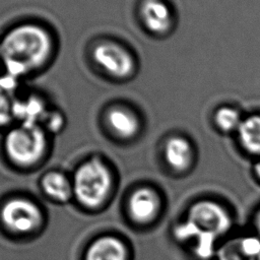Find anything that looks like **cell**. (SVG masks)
Here are the masks:
<instances>
[{"label":"cell","instance_id":"6da1fadb","mask_svg":"<svg viewBox=\"0 0 260 260\" xmlns=\"http://www.w3.org/2000/svg\"><path fill=\"white\" fill-rule=\"evenodd\" d=\"M1 46V59L9 75L18 77L41 67L49 58L52 41L43 27L21 24L5 35Z\"/></svg>","mask_w":260,"mask_h":260},{"label":"cell","instance_id":"7a4b0ae2","mask_svg":"<svg viewBox=\"0 0 260 260\" xmlns=\"http://www.w3.org/2000/svg\"><path fill=\"white\" fill-rule=\"evenodd\" d=\"M230 226V216L220 205L211 201H200L190 208L188 221L177 228L176 236L180 239L195 237L197 255L208 258L212 254L214 241L225 234Z\"/></svg>","mask_w":260,"mask_h":260},{"label":"cell","instance_id":"3957f363","mask_svg":"<svg viewBox=\"0 0 260 260\" xmlns=\"http://www.w3.org/2000/svg\"><path fill=\"white\" fill-rule=\"evenodd\" d=\"M5 148L9 157L19 165L38 161L46 148V135L38 125L21 124L6 136Z\"/></svg>","mask_w":260,"mask_h":260},{"label":"cell","instance_id":"277c9868","mask_svg":"<svg viewBox=\"0 0 260 260\" xmlns=\"http://www.w3.org/2000/svg\"><path fill=\"white\" fill-rule=\"evenodd\" d=\"M110 183L108 170L99 159L93 158L77 170L74 178V190L80 202L88 206H95L104 200Z\"/></svg>","mask_w":260,"mask_h":260},{"label":"cell","instance_id":"5b68a950","mask_svg":"<svg viewBox=\"0 0 260 260\" xmlns=\"http://www.w3.org/2000/svg\"><path fill=\"white\" fill-rule=\"evenodd\" d=\"M95 63L115 77H127L134 69V60L122 46L113 42H102L92 51Z\"/></svg>","mask_w":260,"mask_h":260},{"label":"cell","instance_id":"8992f818","mask_svg":"<svg viewBox=\"0 0 260 260\" xmlns=\"http://www.w3.org/2000/svg\"><path fill=\"white\" fill-rule=\"evenodd\" d=\"M2 219L13 231L28 232L39 224L40 212L32 203L22 199H14L3 207Z\"/></svg>","mask_w":260,"mask_h":260},{"label":"cell","instance_id":"52a82bcc","mask_svg":"<svg viewBox=\"0 0 260 260\" xmlns=\"http://www.w3.org/2000/svg\"><path fill=\"white\" fill-rule=\"evenodd\" d=\"M218 260H260V239L239 237L226 242L217 253Z\"/></svg>","mask_w":260,"mask_h":260},{"label":"cell","instance_id":"ba28073f","mask_svg":"<svg viewBox=\"0 0 260 260\" xmlns=\"http://www.w3.org/2000/svg\"><path fill=\"white\" fill-rule=\"evenodd\" d=\"M140 12L145 26L152 32L164 34L172 25L170 8L161 0H144Z\"/></svg>","mask_w":260,"mask_h":260},{"label":"cell","instance_id":"9c48e42d","mask_svg":"<svg viewBox=\"0 0 260 260\" xmlns=\"http://www.w3.org/2000/svg\"><path fill=\"white\" fill-rule=\"evenodd\" d=\"M107 122L116 135L122 138H131L139 130V120L130 110L115 107L107 113Z\"/></svg>","mask_w":260,"mask_h":260},{"label":"cell","instance_id":"30bf717a","mask_svg":"<svg viewBox=\"0 0 260 260\" xmlns=\"http://www.w3.org/2000/svg\"><path fill=\"white\" fill-rule=\"evenodd\" d=\"M165 157L174 170H186L192 158V148L190 143L184 137L180 136L169 138L165 145Z\"/></svg>","mask_w":260,"mask_h":260},{"label":"cell","instance_id":"8fae6325","mask_svg":"<svg viewBox=\"0 0 260 260\" xmlns=\"http://www.w3.org/2000/svg\"><path fill=\"white\" fill-rule=\"evenodd\" d=\"M17 79L12 75L0 77V125L7 124L14 117Z\"/></svg>","mask_w":260,"mask_h":260},{"label":"cell","instance_id":"7c38bea8","mask_svg":"<svg viewBox=\"0 0 260 260\" xmlns=\"http://www.w3.org/2000/svg\"><path fill=\"white\" fill-rule=\"evenodd\" d=\"M47 112L43 100L39 96L17 99L14 107V117L22 120V124L28 125H38L37 123L43 121Z\"/></svg>","mask_w":260,"mask_h":260},{"label":"cell","instance_id":"4fadbf2b","mask_svg":"<svg viewBox=\"0 0 260 260\" xmlns=\"http://www.w3.org/2000/svg\"><path fill=\"white\" fill-rule=\"evenodd\" d=\"M157 202L155 195L148 189L137 190L130 200V211L132 216L139 221H147L156 210Z\"/></svg>","mask_w":260,"mask_h":260},{"label":"cell","instance_id":"5bb4252c","mask_svg":"<svg viewBox=\"0 0 260 260\" xmlns=\"http://www.w3.org/2000/svg\"><path fill=\"white\" fill-rule=\"evenodd\" d=\"M238 133L244 148L260 155V115L250 116L242 121Z\"/></svg>","mask_w":260,"mask_h":260},{"label":"cell","instance_id":"9a60e30c","mask_svg":"<svg viewBox=\"0 0 260 260\" xmlns=\"http://www.w3.org/2000/svg\"><path fill=\"white\" fill-rule=\"evenodd\" d=\"M124 248L118 240L103 238L90 247L86 260H124Z\"/></svg>","mask_w":260,"mask_h":260},{"label":"cell","instance_id":"2e32d148","mask_svg":"<svg viewBox=\"0 0 260 260\" xmlns=\"http://www.w3.org/2000/svg\"><path fill=\"white\" fill-rule=\"evenodd\" d=\"M45 191L54 198L66 200L70 194V185L67 179L59 173H50L43 180Z\"/></svg>","mask_w":260,"mask_h":260},{"label":"cell","instance_id":"e0dca14e","mask_svg":"<svg viewBox=\"0 0 260 260\" xmlns=\"http://www.w3.org/2000/svg\"><path fill=\"white\" fill-rule=\"evenodd\" d=\"M215 122L217 126L223 131H232L239 129L242 121L240 114L232 108H220L215 114Z\"/></svg>","mask_w":260,"mask_h":260},{"label":"cell","instance_id":"ac0fdd59","mask_svg":"<svg viewBox=\"0 0 260 260\" xmlns=\"http://www.w3.org/2000/svg\"><path fill=\"white\" fill-rule=\"evenodd\" d=\"M43 123L50 131H58L63 124V119L57 112H47L43 119Z\"/></svg>","mask_w":260,"mask_h":260},{"label":"cell","instance_id":"d6986e66","mask_svg":"<svg viewBox=\"0 0 260 260\" xmlns=\"http://www.w3.org/2000/svg\"><path fill=\"white\" fill-rule=\"evenodd\" d=\"M255 172H256V174H257V176L260 178V160L256 164V166H255Z\"/></svg>","mask_w":260,"mask_h":260},{"label":"cell","instance_id":"ffe728a7","mask_svg":"<svg viewBox=\"0 0 260 260\" xmlns=\"http://www.w3.org/2000/svg\"><path fill=\"white\" fill-rule=\"evenodd\" d=\"M256 224H257L258 231L260 232V214H259V215H258V217H257V221H256Z\"/></svg>","mask_w":260,"mask_h":260},{"label":"cell","instance_id":"44dd1931","mask_svg":"<svg viewBox=\"0 0 260 260\" xmlns=\"http://www.w3.org/2000/svg\"><path fill=\"white\" fill-rule=\"evenodd\" d=\"M0 58H1V46H0Z\"/></svg>","mask_w":260,"mask_h":260}]
</instances>
